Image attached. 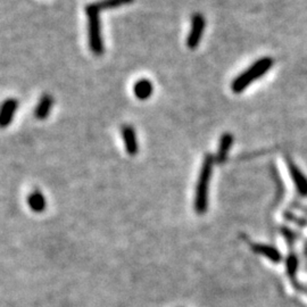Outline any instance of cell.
Listing matches in <instances>:
<instances>
[{
	"label": "cell",
	"mask_w": 307,
	"mask_h": 307,
	"mask_svg": "<svg viewBox=\"0 0 307 307\" xmlns=\"http://www.w3.org/2000/svg\"><path fill=\"white\" fill-rule=\"evenodd\" d=\"M98 5L89 4L85 7V14L88 17V35H89V46L92 53L97 56L104 54V41L101 35V25H100V14Z\"/></svg>",
	"instance_id": "cell-1"
},
{
	"label": "cell",
	"mask_w": 307,
	"mask_h": 307,
	"mask_svg": "<svg viewBox=\"0 0 307 307\" xmlns=\"http://www.w3.org/2000/svg\"><path fill=\"white\" fill-rule=\"evenodd\" d=\"M272 65L273 60L270 57H264L255 61L248 70H246L244 73L234 79L232 82V90L235 94H240L247 86L252 84L255 80L262 78L266 72L272 68Z\"/></svg>",
	"instance_id": "cell-2"
},
{
	"label": "cell",
	"mask_w": 307,
	"mask_h": 307,
	"mask_svg": "<svg viewBox=\"0 0 307 307\" xmlns=\"http://www.w3.org/2000/svg\"><path fill=\"white\" fill-rule=\"evenodd\" d=\"M213 161L211 155L205 157L201 174L197 182L196 189V201H194V208L198 214H204L207 208V196H208V183L211 181L213 172Z\"/></svg>",
	"instance_id": "cell-3"
},
{
	"label": "cell",
	"mask_w": 307,
	"mask_h": 307,
	"mask_svg": "<svg viewBox=\"0 0 307 307\" xmlns=\"http://www.w3.org/2000/svg\"><path fill=\"white\" fill-rule=\"evenodd\" d=\"M205 30V18L201 14H194L191 18V28L187 39V46L191 50L196 49L201 42L202 35Z\"/></svg>",
	"instance_id": "cell-4"
},
{
	"label": "cell",
	"mask_w": 307,
	"mask_h": 307,
	"mask_svg": "<svg viewBox=\"0 0 307 307\" xmlns=\"http://www.w3.org/2000/svg\"><path fill=\"white\" fill-rule=\"evenodd\" d=\"M18 101L14 98L5 100L0 106V127H7L13 122L15 113L17 111Z\"/></svg>",
	"instance_id": "cell-5"
},
{
	"label": "cell",
	"mask_w": 307,
	"mask_h": 307,
	"mask_svg": "<svg viewBox=\"0 0 307 307\" xmlns=\"http://www.w3.org/2000/svg\"><path fill=\"white\" fill-rule=\"evenodd\" d=\"M287 164H288L289 173L291 176V179L295 182V186L297 191H298L301 196H307V179L304 176L298 167L296 166V164L291 162L290 160H287Z\"/></svg>",
	"instance_id": "cell-6"
},
{
	"label": "cell",
	"mask_w": 307,
	"mask_h": 307,
	"mask_svg": "<svg viewBox=\"0 0 307 307\" xmlns=\"http://www.w3.org/2000/svg\"><path fill=\"white\" fill-rule=\"evenodd\" d=\"M121 130H122V137H123V141H124L126 152L131 156L136 155L138 150H139V146H138L135 129H133V126L131 125H123Z\"/></svg>",
	"instance_id": "cell-7"
},
{
	"label": "cell",
	"mask_w": 307,
	"mask_h": 307,
	"mask_svg": "<svg viewBox=\"0 0 307 307\" xmlns=\"http://www.w3.org/2000/svg\"><path fill=\"white\" fill-rule=\"evenodd\" d=\"M54 99L49 94H45L41 98L39 99V102L37 107L34 109V116L38 120H45L47 119L50 114L51 107H53Z\"/></svg>",
	"instance_id": "cell-8"
},
{
	"label": "cell",
	"mask_w": 307,
	"mask_h": 307,
	"mask_svg": "<svg viewBox=\"0 0 307 307\" xmlns=\"http://www.w3.org/2000/svg\"><path fill=\"white\" fill-rule=\"evenodd\" d=\"M27 202L29 207L32 209L34 213H42L46 207H47V202H46V198L43 196V193L41 192L39 189H35L32 192H31L28 198Z\"/></svg>",
	"instance_id": "cell-9"
},
{
	"label": "cell",
	"mask_w": 307,
	"mask_h": 307,
	"mask_svg": "<svg viewBox=\"0 0 307 307\" xmlns=\"http://www.w3.org/2000/svg\"><path fill=\"white\" fill-rule=\"evenodd\" d=\"M152 90H154L152 83L147 79H141L139 81H137L135 86H133L135 96L140 100H146L148 98H150Z\"/></svg>",
	"instance_id": "cell-10"
},
{
	"label": "cell",
	"mask_w": 307,
	"mask_h": 307,
	"mask_svg": "<svg viewBox=\"0 0 307 307\" xmlns=\"http://www.w3.org/2000/svg\"><path fill=\"white\" fill-rule=\"evenodd\" d=\"M252 247H253V250H254L255 253H258L260 255L266 256V257L272 260V262L278 263V262H280V260H281L280 253L275 248L271 247V246H266V245H253Z\"/></svg>",
	"instance_id": "cell-11"
},
{
	"label": "cell",
	"mask_w": 307,
	"mask_h": 307,
	"mask_svg": "<svg viewBox=\"0 0 307 307\" xmlns=\"http://www.w3.org/2000/svg\"><path fill=\"white\" fill-rule=\"evenodd\" d=\"M232 142H233V137L232 135H230V133H224V135L221 137V141H220V146L217 150L218 162H223L225 158H227L230 148L232 146Z\"/></svg>",
	"instance_id": "cell-12"
},
{
	"label": "cell",
	"mask_w": 307,
	"mask_h": 307,
	"mask_svg": "<svg viewBox=\"0 0 307 307\" xmlns=\"http://www.w3.org/2000/svg\"><path fill=\"white\" fill-rule=\"evenodd\" d=\"M133 2H135V0H101V2L97 3V5H98L100 10H104L125 6V5H130Z\"/></svg>",
	"instance_id": "cell-13"
},
{
	"label": "cell",
	"mask_w": 307,
	"mask_h": 307,
	"mask_svg": "<svg viewBox=\"0 0 307 307\" xmlns=\"http://www.w3.org/2000/svg\"><path fill=\"white\" fill-rule=\"evenodd\" d=\"M287 270H288V274L291 279L294 278L295 276V273H296V270H297V258L296 256L294 255H290L289 258L287 259Z\"/></svg>",
	"instance_id": "cell-14"
}]
</instances>
